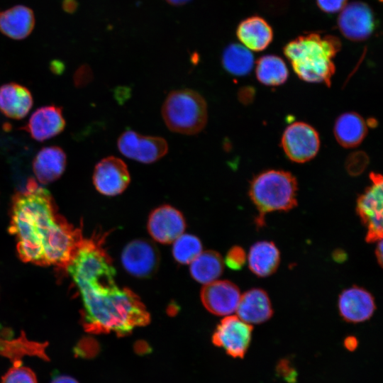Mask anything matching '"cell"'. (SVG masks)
<instances>
[{
    "label": "cell",
    "instance_id": "obj_4",
    "mask_svg": "<svg viewBox=\"0 0 383 383\" xmlns=\"http://www.w3.org/2000/svg\"><path fill=\"white\" fill-rule=\"evenodd\" d=\"M297 182L289 172L268 170L256 176L252 181L249 195L259 215L257 226L264 225L267 213L287 211L297 205Z\"/></svg>",
    "mask_w": 383,
    "mask_h": 383
},
{
    "label": "cell",
    "instance_id": "obj_15",
    "mask_svg": "<svg viewBox=\"0 0 383 383\" xmlns=\"http://www.w3.org/2000/svg\"><path fill=\"white\" fill-rule=\"evenodd\" d=\"M340 11L338 26L346 38L362 40L372 33L374 28L373 16L366 4L353 2L345 5Z\"/></svg>",
    "mask_w": 383,
    "mask_h": 383
},
{
    "label": "cell",
    "instance_id": "obj_13",
    "mask_svg": "<svg viewBox=\"0 0 383 383\" xmlns=\"http://www.w3.org/2000/svg\"><path fill=\"white\" fill-rule=\"evenodd\" d=\"M240 296L239 288L228 280H216L206 284L201 292L205 308L218 316H229L235 312Z\"/></svg>",
    "mask_w": 383,
    "mask_h": 383
},
{
    "label": "cell",
    "instance_id": "obj_14",
    "mask_svg": "<svg viewBox=\"0 0 383 383\" xmlns=\"http://www.w3.org/2000/svg\"><path fill=\"white\" fill-rule=\"evenodd\" d=\"M375 308L373 296L357 286L343 290L338 297L340 315L348 323H357L370 319Z\"/></svg>",
    "mask_w": 383,
    "mask_h": 383
},
{
    "label": "cell",
    "instance_id": "obj_2",
    "mask_svg": "<svg viewBox=\"0 0 383 383\" xmlns=\"http://www.w3.org/2000/svg\"><path fill=\"white\" fill-rule=\"evenodd\" d=\"M9 231L23 262L61 268L68 266L84 238L81 229L58 213L50 193L33 178L13 196Z\"/></svg>",
    "mask_w": 383,
    "mask_h": 383
},
{
    "label": "cell",
    "instance_id": "obj_20",
    "mask_svg": "<svg viewBox=\"0 0 383 383\" xmlns=\"http://www.w3.org/2000/svg\"><path fill=\"white\" fill-rule=\"evenodd\" d=\"M66 155L59 147L41 149L33 161V170L37 180L46 184L57 179L65 171Z\"/></svg>",
    "mask_w": 383,
    "mask_h": 383
},
{
    "label": "cell",
    "instance_id": "obj_37",
    "mask_svg": "<svg viewBox=\"0 0 383 383\" xmlns=\"http://www.w3.org/2000/svg\"><path fill=\"white\" fill-rule=\"evenodd\" d=\"M375 255L377 262L380 266L382 265V239L377 241V245L375 249Z\"/></svg>",
    "mask_w": 383,
    "mask_h": 383
},
{
    "label": "cell",
    "instance_id": "obj_38",
    "mask_svg": "<svg viewBox=\"0 0 383 383\" xmlns=\"http://www.w3.org/2000/svg\"><path fill=\"white\" fill-rule=\"evenodd\" d=\"M169 4L174 6H181L187 4L190 0H166Z\"/></svg>",
    "mask_w": 383,
    "mask_h": 383
},
{
    "label": "cell",
    "instance_id": "obj_30",
    "mask_svg": "<svg viewBox=\"0 0 383 383\" xmlns=\"http://www.w3.org/2000/svg\"><path fill=\"white\" fill-rule=\"evenodd\" d=\"M369 158L367 154L362 151H357L348 156L345 161V168L352 176L361 174L367 167Z\"/></svg>",
    "mask_w": 383,
    "mask_h": 383
},
{
    "label": "cell",
    "instance_id": "obj_25",
    "mask_svg": "<svg viewBox=\"0 0 383 383\" xmlns=\"http://www.w3.org/2000/svg\"><path fill=\"white\" fill-rule=\"evenodd\" d=\"M223 270L221 255L213 250L201 252L190 265L192 277L198 282L209 284L216 281Z\"/></svg>",
    "mask_w": 383,
    "mask_h": 383
},
{
    "label": "cell",
    "instance_id": "obj_31",
    "mask_svg": "<svg viewBox=\"0 0 383 383\" xmlns=\"http://www.w3.org/2000/svg\"><path fill=\"white\" fill-rule=\"evenodd\" d=\"M225 260L226 264L231 269L240 270L246 262V252L241 247L234 246L228 252Z\"/></svg>",
    "mask_w": 383,
    "mask_h": 383
},
{
    "label": "cell",
    "instance_id": "obj_10",
    "mask_svg": "<svg viewBox=\"0 0 383 383\" xmlns=\"http://www.w3.org/2000/svg\"><path fill=\"white\" fill-rule=\"evenodd\" d=\"M121 262L126 271L132 276L148 278L156 272L160 255L152 243L148 240L136 239L123 248Z\"/></svg>",
    "mask_w": 383,
    "mask_h": 383
},
{
    "label": "cell",
    "instance_id": "obj_23",
    "mask_svg": "<svg viewBox=\"0 0 383 383\" xmlns=\"http://www.w3.org/2000/svg\"><path fill=\"white\" fill-rule=\"evenodd\" d=\"M237 36L250 50L265 49L272 39V31L265 21L260 17H251L242 21L237 29Z\"/></svg>",
    "mask_w": 383,
    "mask_h": 383
},
{
    "label": "cell",
    "instance_id": "obj_1",
    "mask_svg": "<svg viewBox=\"0 0 383 383\" xmlns=\"http://www.w3.org/2000/svg\"><path fill=\"white\" fill-rule=\"evenodd\" d=\"M104 238H84L66 267L77 286L84 305V328L90 333L129 335L150 323L139 297L116 284V270L102 246Z\"/></svg>",
    "mask_w": 383,
    "mask_h": 383
},
{
    "label": "cell",
    "instance_id": "obj_32",
    "mask_svg": "<svg viewBox=\"0 0 383 383\" xmlns=\"http://www.w3.org/2000/svg\"><path fill=\"white\" fill-rule=\"evenodd\" d=\"M347 0H317L318 6L325 12L336 13L345 6Z\"/></svg>",
    "mask_w": 383,
    "mask_h": 383
},
{
    "label": "cell",
    "instance_id": "obj_28",
    "mask_svg": "<svg viewBox=\"0 0 383 383\" xmlns=\"http://www.w3.org/2000/svg\"><path fill=\"white\" fill-rule=\"evenodd\" d=\"M201 252V243L194 235L182 234L174 241L173 256L181 264L191 263Z\"/></svg>",
    "mask_w": 383,
    "mask_h": 383
},
{
    "label": "cell",
    "instance_id": "obj_17",
    "mask_svg": "<svg viewBox=\"0 0 383 383\" xmlns=\"http://www.w3.org/2000/svg\"><path fill=\"white\" fill-rule=\"evenodd\" d=\"M65 121L60 108L47 106L37 109L30 116L26 131L38 141L51 138L65 128Z\"/></svg>",
    "mask_w": 383,
    "mask_h": 383
},
{
    "label": "cell",
    "instance_id": "obj_21",
    "mask_svg": "<svg viewBox=\"0 0 383 383\" xmlns=\"http://www.w3.org/2000/svg\"><path fill=\"white\" fill-rule=\"evenodd\" d=\"M33 106L29 90L16 83L0 87V111L7 117L21 119L27 115Z\"/></svg>",
    "mask_w": 383,
    "mask_h": 383
},
{
    "label": "cell",
    "instance_id": "obj_24",
    "mask_svg": "<svg viewBox=\"0 0 383 383\" xmlns=\"http://www.w3.org/2000/svg\"><path fill=\"white\" fill-rule=\"evenodd\" d=\"M367 132L365 121L356 113L340 115L334 126V135L337 141L348 148L358 145L366 136Z\"/></svg>",
    "mask_w": 383,
    "mask_h": 383
},
{
    "label": "cell",
    "instance_id": "obj_6",
    "mask_svg": "<svg viewBox=\"0 0 383 383\" xmlns=\"http://www.w3.org/2000/svg\"><path fill=\"white\" fill-rule=\"evenodd\" d=\"M372 184L358 197L356 211L367 228L365 240L374 243L382 238V177L370 174Z\"/></svg>",
    "mask_w": 383,
    "mask_h": 383
},
{
    "label": "cell",
    "instance_id": "obj_18",
    "mask_svg": "<svg viewBox=\"0 0 383 383\" xmlns=\"http://www.w3.org/2000/svg\"><path fill=\"white\" fill-rule=\"evenodd\" d=\"M34 26L33 11L26 6L17 5L0 11V32L11 39L26 38Z\"/></svg>",
    "mask_w": 383,
    "mask_h": 383
},
{
    "label": "cell",
    "instance_id": "obj_3",
    "mask_svg": "<svg viewBox=\"0 0 383 383\" xmlns=\"http://www.w3.org/2000/svg\"><path fill=\"white\" fill-rule=\"evenodd\" d=\"M339 47L333 37L310 34L290 42L284 53L301 79L330 85L335 71L333 58Z\"/></svg>",
    "mask_w": 383,
    "mask_h": 383
},
{
    "label": "cell",
    "instance_id": "obj_7",
    "mask_svg": "<svg viewBox=\"0 0 383 383\" xmlns=\"http://www.w3.org/2000/svg\"><path fill=\"white\" fill-rule=\"evenodd\" d=\"M252 326L237 316H227L217 326L212 342L233 358H243L252 339Z\"/></svg>",
    "mask_w": 383,
    "mask_h": 383
},
{
    "label": "cell",
    "instance_id": "obj_35",
    "mask_svg": "<svg viewBox=\"0 0 383 383\" xmlns=\"http://www.w3.org/2000/svg\"><path fill=\"white\" fill-rule=\"evenodd\" d=\"M50 383H79L74 378L68 375L55 377Z\"/></svg>",
    "mask_w": 383,
    "mask_h": 383
},
{
    "label": "cell",
    "instance_id": "obj_9",
    "mask_svg": "<svg viewBox=\"0 0 383 383\" xmlns=\"http://www.w3.org/2000/svg\"><path fill=\"white\" fill-rule=\"evenodd\" d=\"M282 146L287 156L296 162H305L313 158L320 147L317 131L304 122H295L284 131Z\"/></svg>",
    "mask_w": 383,
    "mask_h": 383
},
{
    "label": "cell",
    "instance_id": "obj_11",
    "mask_svg": "<svg viewBox=\"0 0 383 383\" xmlns=\"http://www.w3.org/2000/svg\"><path fill=\"white\" fill-rule=\"evenodd\" d=\"M92 178L96 189L109 196L123 193L131 182L126 164L114 156L101 160L94 167Z\"/></svg>",
    "mask_w": 383,
    "mask_h": 383
},
{
    "label": "cell",
    "instance_id": "obj_33",
    "mask_svg": "<svg viewBox=\"0 0 383 383\" xmlns=\"http://www.w3.org/2000/svg\"><path fill=\"white\" fill-rule=\"evenodd\" d=\"M292 369V367L289 365V362L287 360H282L277 365V370L280 371V373L287 379H289L292 380L296 376V374H293L294 371Z\"/></svg>",
    "mask_w": 383,
    "mask_h": 383
},
{
    "label": "cell",
    "instance_id": "obj_19",
    "mask_svg": "<svg viewBox=\"0 0 383 383\" xmlns=\"http://www.w3.org/2000/svg\"><path fill=\"white\" fill-rule=\"evenodd\" d=\"M48 345L47 342L30 340L24 332L13 339L0 335V355L8 358L13 365L22 363V359L26 356H35L48 361Z\"/></svg>",
    "mask_w": 383,
    "mask_h": 383
},
{
    "label": "cell",
    "instance_id": "obj_22",
    "mask_svg": "<svg viewBox=\"0 0 383 383\" xmlns=\"http://www.w3.org/2000/svg\"><path fill=\"white\" fill-rule=\"evenodd\" d=\"M251 272L259 277H267L276 272L280 262V253L276 245L267 240L253 244L248 255Z\"/></svg>",
    "mask_w": 383,
    "mask_h": 383
},
{
    "label": "cell",
    "instance_id": "obj_8",
    "mask_svg": "<svg viewBox=\"0 0 383 383\" xmlns=\"http://www.w3.org/2000/svg\"><path fill=\"white\" fill-rule=\"evenodd\" d=\"M117 145L125 157L145 164L157 161L168 151L164 138L143 135L132 130H127L119 136Z\"/></svg>",
    "mask_w": 383,
    "mask_h": 383
},
{
    "label": "cell",
    "instance_id": "obj_36",
    "mask_svg": "<svg viewBox=\"0 0 383 383\" xmlns=\"http://www.w3.org/2000/svg\"><path fill=\"white\" fill-rule=\"evenodd\" d=\"M62 7L65 11L72 13L77 9V2L76 0H64Z\"/></svg>",
    "mask_w": 383,
    "mask_h": 383
},
{
    "label": "cell",
    "instance_id": "obj_26",
    "mask_svg": "<svg viewBox=\"0 0 383 383\" xmlns=\"http://www.w3.org/2000/svg\"><path fill=\"white\" fill-rule=\"evenodd\" d=\"M255 63L253 55L249 49L240 44H231L226 47L222 55V64L225 70L236 76L249 74Z\"/></svg>",
    "mask_w": 383,
    "mask_h": 383
},
{
    "label": "cell",
    "instance_id": "obj_27",
    "mask_svg": "<svg viewBox=\"0 0 383 383\" xmlns=\"http://www.w3.org/2000/svg\"><path fill=\"white\" fill-rule=\"evenodd\" d=\"M255 72L257 79L268 86L283 84L289 74L284 60L275 55H265L261 57L257 61Z\"/></svg>",
    "mask_w": 383,
    "mask_h": 383
},
{
    "label": "cell",
    "instance_id": "obj_5",
    "mask_svg": "<svg viewBox=\"0 0 383 383\" xmlns=\"http://www.w3.org/2000/svg\"><path fill=\"white\" fill-rule=\"evenodd\" d=\"M162 116L172 132L195 135L206 125L207 104L197 91L183 89L169 93L162 106Z\"/></svg>",
    "mask_w": 383,
    "mask_h": 383
},
{
    "label": "cell",
    "instance_id": "obj_34",
    "mask_svg": "<svg viewBox=\"0 0 383 383\" xmlns=\"http://www.w3.org/2000/svg\"><path fill=\"white\" fill-rule=\"evenodd\" d=\"M358 342L355 337L348 336L344 340L345 347L350 351H353L357 347Z\"/></svg>",
    "mask_w": 383,
    "mask_h": 383
},
{
    "label": "cell",
    "instance_id": "obj_29",
    "mask_svg": "<svg viewBox=\"0 0 383 383\" xmlns=\"http://www.w3.org/2000/svg\"><path fill=\"white\" fill-rule=\"evenodd\" d=\"M1 383H38L35 372L21 364H13L4 374Z\"/></svg>",
    "mask_w": 383,
    "mask_h": 383
},
{
    "label": "cell",
    "instance_id": "obj_16",
    "mask_svg": "<svg viewBox=\"0 0 383 383\" xmlns=\"http://www.w3.org/2000/svg\"><path fill=\"white\" fill-rule=\"evenodd\" d=\"M235 311L239 318L250 325L265 323L273 314L268 294L260 288H253L243 294Z\"/></svg>",
    "mask_w": 383,
    "mask_h": 383
},
{
    "label": "cell",
    "instance_id": "obj_12",
    "mask_svg": "<svg viewBox=\"0 0 383 383\" xmlns=\"http://www.w3.org/2000/svg\"><path fill=\"white\" fill-rule=\"evenodd\" d=\"M186 223L182 213L170 205L154 209L148 221V230L156 241L167 244L174 242L185 230Z\"/></svg>",
    "mask_w": 383,
    "mask_h": 383
}]
</instances>
